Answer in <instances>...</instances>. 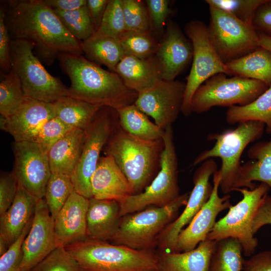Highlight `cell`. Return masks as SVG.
Segmentation results:
<instances>
[{
    "label": "cell",
    "mask_w": 271,
    "mask_h": 271,
    "mask_svg": "<svg viewBox=\"0 0 271 271\" xmlns=\"http://www.w3.org/2000/svg\"><path fill=\"white\" fill-rule=\"evenodd\" d=\"M269 190V187L263 183L253 189H235L242 194V199L232 205L227 213L216 221L206 240L218 241L228 237L234 238L240 243L246 256L253 254L258 240L252 232V220Z\"/></svg>",
    "instance_id": "obj_9"
},
{
    "label": "cell",
    "mask_w": 271,
    "mask_h": 271,
    "mask_svg": "<svg viewBox=\"0 0 271 271\" xmlns=\"http://www.w3.org/2000/svg\"><path fill=\"white\" fill-rule=\"evenodd\" d=\"M117 39L125 55L140 59L156 55L160 44L151 33L125 31Z\"/></svg>",
    "instance_id": "obj_37"
},
{
    "label": "cell",
    "mask_w": 271,
    "mask_h": 271,
    "mask_svg": "<svg viewBox=\"0 0 271 271\" xmlns=\"http://www.w3.org/2000/svg\"><path fill=\"white\" fill-rule=\"evenodd\" d=\"M247 156L251 160L241 166L233 191L241 188L253 189L255 187L254 181L266 184L271 190V138L251 146Z\"/></svg>",
    "instance_id": "obj_27"
},
{
    "label": "cell",
    "mask_w": 271,
    "mask_h": 271,
    "mask_svg": "<svg viewBox=\"0 0 271 271\" xmlns=\"http://www.w3.org/2000/svg\"><path fill=\"white\" fill-rule=\"evenodd\" d=\"M163 139L148 141L134 137L120 126L110 136L106 155L111 156L127 178L132 195L142 192L160 168Z\"/></svg>",
    "instance_id": "obj_3"
},
{
    "label": "cell",
    "mask_w": 271,
    "mask_h": 271,
    "mask_svg": "<svg viewBox=\"0 0 271 271\" xmlns=\"http://www.w3.org/2000/svg\"><path fill=\"white\" fill-rule=\"evenodd\" d=\"M209 10L208 36L225 64L259 47L258 33L252 25L246 24L217 8L209 6Z\"/></svg>",
    "instance_id": "obj_11"
},
{
    "label": "cell",
    "mask_w": 271,
    "mask_h": 271,
    "mask_svg": "<svg viewBox=\"0 0 271 271\" xmlns=\"http://www.w3.org/2000/svg\"><path fill=\"white\" fill-rule=\"evenodd\" d=\"M111 109L101 106L91 124L85 130L82 151L70 177L75 191L88 199L92 197L91 178L100 158V153L111 135L112 127L109 112Z\"/></svg>",
    "instance_id": "obj_13"
},
{
    "label": "cell",
    "mask_w": 271,
    "mask_h": 271,
    "mask_svg": "<svg viewBox=\"0 0 271 271\" xmlns=\"http://www.w3.org/2000/svg\"><path fill=\"white\" fill-rule=\"evenodd\" d=\"M217 168L215 160L209 159L202 162L197 169L193 178L194 187L183 211L158 237L157 246L159 251H174L179 233L209 199L213 190L209 179Z\"/></svg>",
    "instance_id": "obj_14"
},
{
    "label": "cell",
    "mask_w": 271,
    "mask_h": 271,
    "mask_svg": "<svg viewBox=\"0 0 271 271\" xmlns=\"http://www.w3.org/2000/svg\"><path fill=\"white\" fill-rule=\"evenodd\" d=\"M264 83L240 76L227 77L218 73L209 78L193 95L191 102L192 113H202L215 106L231 107L249 104L265 91Z\"/></svg>",
    "instance_id": "obj_10"
},
{
    "label": "cell",
    "mask_w": 271,
    "mask_h": 271,
    "mask_svg": "<svg viewBox=\"0 0 271 271\" xmlns=\"http://www.w3.org/2000/svg\"><path fill=\"white\" fill-rule=\"evenodd\" d=\"M53 10L66 12L79 9L87 5V0H42Z\"/></svg>",
    "instance_id": "obj_52"
},
{
    "label": "cell",
    "mask_w": 271,
    "mask_h": 271,
    "mask_svg": "<svg viewBox=\"0 0 271 271\" xmlns=\"http://www.w3.org/2000/svg\"><path fill=\"white\" fill-rule=\"evenodd\" d=\"M108 2L109 0H87L86 6L95 32L100 25Z\"/></svg>",
    "instance_id": "obj_51"
},
{
    "label": "cell",
    "mask_w": 271,
    "mask_h": 271,
    "mask_svg": "<svg viewBox=\"0 0 271 271\" xmlns=\"http://www.w3.org/2000/svg\"><path fill=\"white\" fill-rule=\"evenodd\" d=\"M243 271H271V250H267L253 254L244 260Z\"/></svg>",
    "instance_id": "obj_49"
},
{
    "label": "cell",
    "mask_w": 271,
    "mask_h": 271,
    "mask_svg": "<svg viewBox=\"0 0 271 271\" xmlns=\"http://www.w3.org/2000/svg\"><path fill=\"white\" fill-rule=\"evenodd\" d=\"M115 72L127 88L138 93L163 79L161 65L155 55L146 59L125 55Z\"/></svg>",
    "instance_id": "obj_23"
},
{
    "label": "cell",
    "mask_w": 271,
    "mask_h": 271,
    "mask_svg": "<svg viewBox=\"0 0 271 271\" xmlns=\"http://www.w3.org/2000/svg\"><path fill=\"white\" fill-rule=\"evenodd\" d=\"M31 271H79L74 258L64 247L55 248Z\"/></svg>",
    "instance_id": "obj_42"
},
{
    "label": "cell",
    "mask_w": 271,
    "mask_h": 271,
    "mask_svg": "<svg viewBox=\"0 0 271 271\" xmlns=\"http://www.w3.org/2000/svg\"><path fill=\"white\" fill-rule=\"evenodd\" d=\"M74 191L70 176L51 174L44 198L54 219Z\"/></svg>",
    "instance_id": "obj_36"
},
{
    "label": "cell",
    "mask_w": 271,
    "mask_h": 271,
    "mask_svg": "<svg viewBox=\"0 0 271 271\" xmlns=\"http://www.w3.org/2000/svg\"><path fill=\"white\" fill-rule=\"evenodd\" d=\"M124 31L122 0H109L100 25L91 37L118 39L119 36Z\"/></svg>",
    "instance_id": "obj_39"
},
{
    "label": "cell",
    "mask_w": 271,
    "mask_h": 271,
    "mask_svg": "<svg viewBox=\"0 0 271 271\" xmlns=\"http://www.w3.org/2000/svg\"><path fill=\"white\" fill-rule=\"evenodd\" d=\"M185 33L193 49L192 64L186 78L181 112L185 116L191 113V102L198 88L209 78L218 73L230 75L209 39L207 26L199 20H192L185 27Z\"/></svg>",
    "instance_id": "obj_12"
},
{
    "label": "cell",
    "mask_w": 271,
    "mask_h": 271,
    "mask_svg": "<svg viewBox=\"0 0 271 271\" xmlns=\"http://www.w3.org/2000/svg\"><path fill=\"white\" fill-rule=\"evenodd\" d=\"M35 45L24 40H11V69L18 75L27 98L48 103L69 96L67 87L50 74L34 53Z\"/></svg>",
    "instance_id": "obj_7"
},
{
    "label": "cell",
    "mask_w": 271,
    "mask_h": 271,
    "mask_svg": "<svg viewBox=\"0 0 271 271\" xmlns=\"http://www.w3.org/2000/svg\"><path fill=\"white\" fill-rule=\"evenodd\" d=\"M121 218L118 201L90 198L86 217L87 238L110 241L118 229Z\"/></svg>",
    "instance_id": "obj_24"
},
{
    "label": "cell",
    "mask_w": 271,
    "mask_h": 271,
    "mask_svg": "<svg viewBox=\"0 0 271 271\" xmlns=\"http://www.w3.org/2000/svg\"><path fill=\"white\" fill-rule=\"evenodd\" d=\"M79 271H156L158 252L86 238L64 247Z\"/></svg>",
    "instance_id": "obj_4"
},
{
    "label": "cell",
    "mask_w": 271,
    "mask_h": 271,
    "mask_svg": "<svg viewBox=\"0 0 271 271\" xmlns=\"http://www.w3.org/2000/svg\"><path fill=\"white\" fill-rule=\"evenodd\" d=\"M125 31L151 33L147 6L137 0H122Z\"/></svg>",
    "instance_id": "obj_40"
},
{
    "label": "cell",
    "mask_w": 271,
    "mask_h": 271,
    "mask_svg": "<svg viewBox=\"0 0 271 271\" xmlns=\"http://www.w3.org/2000/svg\"><path fill=\"white\" fill-rule=\"evenodd\" d=\"M53 11L68 32L78 40L84 41L95 33L86 5L71 11Z\"/></svg>",
    "instance_id": "obj_38"
},
{
    "label": "cell",
    "mask_w": 271,
    "mask_h": 271,
    "mask_svg": "<svg viewBox=\"0 0 271 271\" xmlns=\"http://www.w3.org/2000/svg\"><path fill=\"white\" fill-rule=\"evenodd\" d=\"M12 171L18 184L38 199L44 198L51 175L48 154L34 142H15Z\"/></svg>",
    "instance_id": "obj_16"
},
{
    "label": "cell",
    "mask_w": 271,
    "mask_h": 271,
    "mask_svg": "<svg viewBox=\"0 0 271 271\" xmlns=\"http://www.w3.org/2000/svg\"><path fill=\"white\" fill-rule=\"evenodd\" d=\"M10 246L3 238L0 237V256L4 254L8 250Z\"/></svg>",
    "instance_id": "obj_54"
},
{
    "label": "cell",
    "mask_w": 271,
    "mask_h": 271,
    "mask_svg": "<svg viewBox=\"0 0 271 271\" xmlns=\"http://www.w3.org/2000/svg\"><path fill=\"white\" fill-rule=\"evenodd\" d=\"M216 242L205 240L188 251H159L156 271H209Z\"/></svg>",
    "instance_id": "obj_25"
},
{
    "label": "cell",
    "mask_w": 271,
    "mask_h": 271,
    "mask_svg": "<svg viewBox=\"0 0 271 271\" xmlns=\"http://www.w3.org/2000/svg\"><path fill=\"white\" fill-rule=\"evenodd\" d=\"M82 47L86 59L98 65H105L112 72L125 55L118 40L111 37H90L82 42Z\"/></svg>",
    "instance_id": "obj_33"
},
{
    "label": "cell",
    "mask_w": 271,
    "mask_h": 271,
    "mask_svg": "<svg viewBox=\"0 0 271 271\" xmlns=\"http://www.w3.org/2000/svg\"><path fill=\"white\" fill-rule=\"evenodd\" d=\"M168 0H147L146 4L148 11L152 29L158 33L164 29L166 20L171 14Z\"/></svg>",
    "instance_id": "obj_45"
},
{
    "label": "cell",
    "mask_w": 271,
    "mask_h": 271,
    "mask_svg": "<svg viewBox=\"0 0 271 271\" xmlns=\"http://www.w3.org/2000/svg\"><path fill=\"white\" fill-rule=\"evenodd\" d=\"M186 83L162 79L138 93L134 105L154 122L165 129L172 125L181 112Z\"/></svg>",
    "instance_id": "obj_15"
},
{
    "label": "cell",
    "mask_w": 271,
    "mask_h": 271,
    "mask_svg": "<svg viewBox=\"0 0 271 271\" xmlns=\"http://www.w3.org/2000/svg\"><path fill=\"white\" fill-rule=\"evenodd\" d=\"M163 141L160 168L156 176L142 192L130 195L119 202L121 217L150 206H164L180 195L178 160L172 125L165 129Z\"/></svg>",
    "instance_id": "obj_8"
},
{
    "label": "cell",
    "mask_w": 271,
    "mask_h": 271,
    "mask_svg": "<svg viewBox=\"0 0 271 271\" xmlns=\"http://www.w3.org/2000/svg\"><path fill=\"white\" fill-rule=\"evenodd\" d=\"M56 117L73 128L85 130L101 106L70 96L53 103Z\"/></svg>",
    "instance_id": "obj_31"
},
{
    "label": "cell",
    "mask_w": 271,
    "mask_h": 271,
    "mask_svg": "<svg viewBox=\"0 0 271 271\" xmlns=\"http://www.w3.org/2000/svg\"><path fill=\"white\" fill-rule=\"evenodd\" d=\"M252 25L257 32L271 37V0H266L258 7Z\"/></svg>",
    "instance_id": "obj_48"
},
{
    "label": "cell",
    "mask_w": 271,
    "mask_h": 271,
    "mask_svg": "<svg viewBox=\"0 0 271 271\" xmlns=\"http://www.w3.org/2000/svg\"><path fill=\"white\" fill-rule=\"evenodd\" d=\"M92 197L118 202L132 195L129 183L114 159L100 157L91 180Z\"/></svg>",
    "instance_id": "obj_22"
},
{
    "label": "cell",
    "mask_w": 271,
    "mask_h": 271,
    "mask_svg": "<svg viewBox=\"0 0 271 271\" xmlns=\"http://www.w3.org/2000/svg\"><path fill=\"white\" fill-rule=\"evenodd\" d=\"M266 0H206L209 6L214 7L230 14L239 20L252 25L258 7Z\"/></svg>",
    "instance_id": "obj_41"
},
{
    "label": "cell",
    "mask_w": 271,
    "mask_h": 271,
    "mask_svg": "<svg viewBox=\"0 0 271 271\" xmlns=\"http://www.w3.org/2000/svg\"><path fill=\"white\" fill-rule=\"evenodd\" d=\"M73 129L55 116L45 123L34 142L48 154L52 147Z\"/></svg>",
    "instance_id": "obj_43"
},
{
    "label": "cell",
    "mask_w": 271,
    "mask_h": 271,
    "mask_svg": "<svg viewBox=\"0 0 271 271\" xmlns=\"http://www.w3.org/2000/svg\"><path fill=\"white\" fill-rule=\"evenodd\" d=\"M38 200L18 184L13 203L0 216V237L10 246L19 238L33 217Z\"/></svg>",
    "instance_id": "obj_26"
},
{
    "label": "cell",
    "mask_w": 271,
    "mask_h": 271,
    "mask_svg": "<svg viewBox=\"0 0 271 271\" xmlns=\"http://www.w3.org/2000/svg\"><path fill=\"white\" fill-rule=\"evenodd\" d=\"M89 199L74 191L55 219L56 247H65L87 238V213Z\"/></svg>",
    "instance_id": "obj_21"
},
{
    "label": "cell",
    "mask_w": 271,
    "mask_h": 271,
    "mask_svg": "<svg viewBox=\"0 0 271 271\" xmlns=\"http://www.w3.org/2000/svg\"><path fill=\"white\" fill-rule=\"evenodd\" d=\"M265 128L264 124L261 122L249 121L239 123L234 129L209 134L207 140L215 141L214 146L199 154L193 165L201 164L209 159L220 158L222 164L219 170L221 176L219 188L223 194H228L233 191L241 166L240 158L243 152L250 143L262 137Z\"/></svg>",
    "instance_id": "obj_6"
},
{
    "label": "cell",
    "mask_w": 271,
    "mask_h": 271,
    "mask_svg": "<svg viewBox=\"0 0 271 271\" xmlns=\"http://www.w3.org/2000/svg\"><path fill=\"white\" fill-rule=\"evenodd\" d=\"M190 193L180 195L164 206H150L121 217L110 241L134 249H153L160 234L176 219L180 208L187 204Z\"/></svg>",
    "instance_id": "obj_5"
},
{
    "label": "cell",
    "mask_w": 271,
    "mask_h": 271,
    "mask_svg": "<svg viewBox=\"0 0 271 271\" xmlns=\"http://www.w3.org/2000/svg\"><path fill=\"white\" fill-rule=\"evenodd\" d=\"M5 10L0 7V67L1 72H7L11 69L10 57L11 39L5 22Z\"/></svg>",
    "instance_id": "obj_47"
},
{
    "label": "cell",
    "mask_w": 271,
    "mask_h": 271,
    "mask_svg": "<svg viewBox=\"0 0 271 271\" xmlns=\"http://www.w3.org/2000/svg\"><path fill=\"white\" fill-rule=\"evenodd\" d=\"M226 121L230 124L261 122L265 125V131L271 133V86L249 104L229 107L226 112Z\"/></svg>",
    "instance_id": "obj_32"
},
{
    "label": "cell",
    "mask_w": 271,
    "mask_h": 271,
    "mask_svg": "<svg viewBox=\"0 0 271 271\" xmlns=\"http://www.w3.org/2000/svg\"><path fill=\"white\" fill-rule=\"evenodd\" d=\"M225 65L230 75L258 80L271 86V52L265 48L258 47Z\"/></svg>",
    "instance_id": "obj_29"
},
{
    "label": "cell",
    "mask_w": 271,
    "mask_h": 271,
    "mask_svg": "<svg viewBox=\"0 0 271 271\" xmlns=\"http://www.w3.org/2000/svg\"><path fill=\"white\" fill-rule=\"evenodd\" d=\"M242 251L240 243L234 238L217 241L209 271H241L244 261Z\"/></svg>",
    "instance_id": "obj_34"
},
{
    "label": "cell",
    "mask_w": 271,
    "mask_h": 271,
    "mask_svg": "<svg viewBox=\"0 0 271 271\" xmlns=\"http://www.w3.org/2000/svg\"><path fill=\"white\" fill-rule=\"evenodd\" d=\"M257 33L259 47L265 48L271 52V37L261 32H257Z\"/></svg>",
    "instance_id": "obj_53"
},
{
    "label": "cell",
    "mask_w": 271,
    "mask_h": 271,
    "mask_svg": "<svg viewBox=\"0 0 271 271\" xmlns=\"http://www.w3.org/2000/svg\"><path fill=\"white\" fill-rule=\"evenodd\" d=\"M18 189V182L13 172L3 173L0 178V216L13 203Z\"/></svg>",
    "instance_id": "obj_46"
},
{
    "label": "cell",
    "mask_w": 271,
    "mask_h": 271,
    "mask_svg": "<svg viewBox=\"0 0 271 271\" xmlns=\"http://www.w3.org/2000/svg\"><path fill=\"white\" fill-rule=\"evenodd\" d=\"M5 3V22L11 40L33 43L35 54L43 63L51 65L61 53L83 54L82 42L68 32L42 0Z\"/></svg>",
    "instance_id": "obj_1"
},
{
    "label": "cell",
    "mask_w": 271,
    "mask_h": 271,
    "mask_svg": "<svg viewBox=\"0 0 271 271\" xmlns=\"http://www.w3.org/2000/svg\"><path fill=\"white\" fill-rule=\"evenodd\" d=\"M119 126L126 132L148 141L163 139L165 130L151 121L147 115L141 111L134 104L116 110Z\"/></svg>",
    "instance_id": "obj_30"
},
{
    "label": "cell",
    "mask_w": 271,
    "mask_h": 271,
    "mask_svg": "<svg viewBox=\"0 0 271 271\" xmlns=\"http://www.w3.org/2000/svg\"><path fill=\"white\" fill-rule=\"evenodd\" d=\"M221 179L220 172L217 170L213 175V190L209 199L188 226L179 233L175 252L191 250L205 240L214 226L219 213L232 206L229 194L222 197L219 195Z\"/></svg>",
    "instance_id": "obj_17"
},
{
    "label": "cell",
    "mask_w": 271,
    "mask_h": 271,
    "mask_svg": "<svg viewBox=\"0 0 271 271\" xmlns=\"http://www.w3.org/2000/svg\"><path fill=\"white\" fill-rule=\"evenodd\" d=\"M85 130L74 128L55 143L48 153L52 173L70 176L78 163Z\"/></svg>",
    "instance_id": "obj_28"
},
{
    "label": "cell",
    "mask_w": 271,
    "mask_h": 271,
    "mask_svg": "<svg viewBox=\"0 0 271 271\" xmlns=\"http://www.w3.org/2000/svg\"><path fill=\"white\" fill-rule=\"evenodd\" d=\"M266 225H271V195L268 194L258 208L252 220V230L253 234Z\"/></svg>",
    "instance_id": "obj_50"
},
{
    "label": "cell",
    "mask_w": 271,
    "mask_h": 271,
    "mask_svg": "<svg viewBox=\"0 0 271 271\" xmlns=\"http://www.w3.org/2000/svg\"><path fill=\"white\" fill-rule=\"evenodd\" d=\"M155 55L161 65L163 79L174 80L192 60V44L178 24L170 21Z\"/></svg>",
    "instance_id": "obj_20"
},
{
    "label": "cell",
    "mask_w": 271,
    "mask_h": 271,
    "mask_svg": "<svg viewBox=\"0 0 271 271\" xmlns=\"http://www.w3.org/2000/svg\"><path fill=\"white\" fill-rule=\"evenodd\" d=\"M55 116L53 103L26 97L11 116L1 115V128L11 134L15 142H34L45 123Z\"/></svg>",
    "instance_id": "obj_19"
},
{
    "label": "cell",
    "mask_w": 271,
    "mask_h": 271,
    "mask_svg": "<svg viewBox=\"0 0 271 271\" xmlns=\"http://www.w3.org/2000/svg\"><path fill=\"white\" fill-rule=\"evenodd\" d=\"M33 217L27 223L19 238L0 257V271H22V244L29 232Z\"/></svg>",
    "instance_id": "obj_44"
},
{
    "label": "cell",
    "mask_w": 271,
    "mask_h": 271,
    "mask_svg": "<svg viewBox=\"0 0 271 271\" xmlns=\"http://www.w3.org/2000/svg\"><path fill=\"white\" fill-rule=\"evenodd\" d=\"M55 248L54 219L44 198L37 202L30 229L22 244V271H31Z\"/></svg>",
    "instance_id": "obj_18"
},
{
    "label": "cell",
    "mask_w": 271,
    "mask_h": 271,
    "mask_svg": "<svg viewBox=\"0 0 271 271\" xmlns=\"http://www.w3.org/2000/svg\"><path fill=\"white\" fill-rule=\"evenodd\" d=\"M25 96L21 80L11 69L7 72H1L0 113L6 117L14 114L25 101Z\"/></svg>",
    "instance_id": "obj_35"
},
{
    "label": "cell",
    "mask_w": 271,
    "mask_h": 271,
    "mask_svg": "<svg viewBox=\"0 0 271 271\" xmlns=\"http://www.w3.org/2000/svg\"><path fill=\"white\" fill-rule=\"evenodd\" d=\"M57 59L71 81L69 96L115 110L134 103L138 93L127 88L117 73L82 55L61 53Z\"/></svg>",
    "instance_id": "obj_2"
}]
</instances>
